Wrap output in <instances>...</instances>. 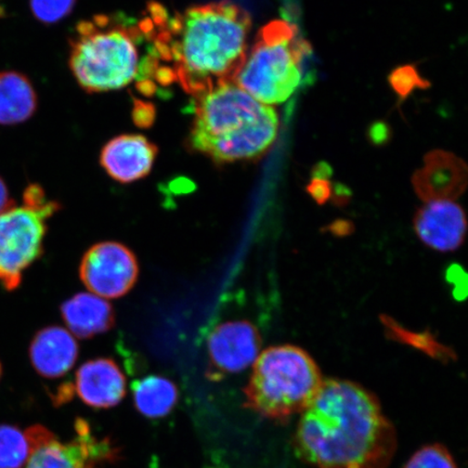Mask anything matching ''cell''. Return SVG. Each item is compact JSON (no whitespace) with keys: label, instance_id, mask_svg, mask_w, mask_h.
<instances>
[{"label":"cell","instance_id":"44dd1931","mask_svg":"<svg viewBox=\"0 0 468 468\" xmlns=\"http://www.w3.org/2000/svg\"><path fill=\"white\" fill-rule=\"evenodd\" d=\"M13 207H15L14 198L10 197L7 185H5L3 178L0 177V214Z\"/></svg>","mask_w":468,"mask_h":468},{"label":"cell","instance_id":"d6986e66","mask_svg":"<svg viewBox=\"0 0 468 468\" xmlns=\"http://www.w3.org/2000/svg\"><path fill=\"white\" fill-rule=\"evenodd\" d=\"M403 468H458L453 456L442 444H429L418 450Z\"/></svg>","mask_w":468,"mask_h":468},{"label":"cell","instance_id":"30bf717a","mask_svg":"<svg viewBox=\"0 0 468 468\" xmlns=\"http://www.w3.org/2000/svg\"><path fill=\"white\" fill-rule=\"evenodd\" d=\"M466 229L464 210L452 200L426 202L414 218V230L420 241L438 251L458 250Z\"/></svg>","mask_w":468,"mask_h":468},{"label":"cell","instance_id":"7402d4cb","mask_svg":"<svg viewBox=\"0 0 468 468\" xmlns=\"http://www.w3.org/2000/svg\"><path fill=\"white\" fill-rule=\"evenodd\" d=\"M2 374H3V367H2V364H0V378H2Z\"/></svg>","mask_w":468,"mask_h":468},{"label":"cell","instance_id":"9a60e30c","mask_svg":"<svg viewBox=\"0 0 468 468\" xmlns=\"http://www.w3.org/2000/svg\"><path fill=\"white\" fill-rule=\"evenodd\" d=\"M61 317L71 335L80 339L103 335L115 325V312L104 298L79 292L61 305Z\"/></svg>","mask_w":468,"mask_h":468},{"label":"cell","instance_id":"7c38bea8","mask_svg":"<svg viewBox=\"0 0 468 468\" xmlns=\"http://www.w3.org/2000/svg\"><path fill=\"white\" fill-rule=\"evenodd\" d=\"M72 390L88 407L113 408L126 396V378L113 359H92L76 372Z\"/></svg>","mask_w":468,"mask_h":468},{"label":"cell","instance_id":"6da1fadb","mask_svg":"<svg viewBox=\"0 0 468 468\" xmlns=\"http://www.w3.org/2000/svg\"><path fill=\"white\" fill-rule=\"evenodd\" d=\"M294 447L318 468H388L397 434L370 391L349 380L326 379L302 413Z\"/></svg>","mask_w":468,"mask_h":468},{"label":"cell","instance_id":"7a4b0ae2","mask_svg":"<svg viewBox=\"0 0 468 468\" xmlns=\"http://www.w3.org/2000/svg\"><path fill=\"white\" fill-rule=\"evenodd\" d=\"M250 27L248 11L229 0L166 16L160 37L175 80L195 98L233 81L248 56Z\"/></svg>","mask_w":468,"mask_h":468},{"label":"cell","instance_id":"3957f363","mask_svg":"<svg viewBox=\"0 0 468 468\" xmlns=\"http://www.w3.org/2000/svg\"><path fill=\"white\" fill-rule=\"evenodd\" d=\"M156 32L154 17L133 23L122 16H97L81 21L71 40V67L75 79L88 92L121 90L134 80H145L149 92V78L156 79L165 69L159 58H142L144 39Z\"/></svg>","mask_w":468,"mask_h":468},{"label":"cell","instance_id":"5b68a950","mask_svg":"<svg viewBox=\"0 0 468 468\" xmlns=\"http://www.w3.org/2000/svg\"><path fill=\"white\" fill-rule=\"evenodd\" d=\"M322 384L319 367L305 350L292 345L268 348L254 362L244 388L245 407L285 423L312 405Z\"/></svg>","mask_w":468,"mask_h":468},{"label":"cell","instance_id":"277c9868","mask_svg":"<svg viewBox=\"0 0 468 468\" xmlns=\"http://www.w3.org/2000/svg\"><path fill=\"white\" fill-rule=\"evenodd\" d=\"M278 131L277 111L255 101L234 81L196 97L191 148L218 165L259 159L276 142Z\"/></svg>","mask_w":468,"mask_h":468},{"label":"cell","instance_id":"ac0fdd59","mask_svg":"<svg viewBox=\"0 0 468 468\" xmlns=\"http://www.w3.org/2000/svg\"><path fill=\"white\" fill-rule=\"evenodd\" d=\"M27 431L13 425H0V468H22L31 455Z\"/></svg>","mask_w":468,"mask_h":468},{"label":"cell","instance_id":"e0dca14e","mask_svg":"<svg viewBox=\"0 0 468 468\" xmlns=\"http://www.w3.org/2000/svg\"><path fill=\"white\" fill-rule=\"evenodd\" d=\"M134 407L149 419L165 418L179 400V390L173 380L162 376H148L132 385Z\"/></svg>","mask_w":468,"mask_h":468},{"label":"cell","instance_id":"52a82bcc","mask_svg":"<svg viewBox=\"0 0 468 468\" xmlns=\"http://www.w3.org/2000/svg\"><path fill=\"white\" fill-rule=\"evenodd\" d=\"M60 208L42 186L29 185L22 207L0 214V283L5 290L19 288L23 272L42 257L47 221Z\"/></svg>","mask_w":468,"mask_h":468},{"label":"cell","instance_id":"ffe728a7","mask_svg":"<svg viewBox=\"0 0 468 468\" xmlns=\"http://www.w3.org/2000/svg\"><path fill=\"white\" fill-rule=\"evenodd\" d=\"M76 0H29L35 17L46 25L57 23L72 13Z\"/></svg>","mask_w":468,"mask_h":468},{"label":"cell","instance_id":"8fae6325","mask_svg":"<svg viewBox=\"0 0 468 468\" xmlns=\"http://www.w3.org/2000/svg\"><path fill=\"white\" fill-rule=\"evenodd\" d=\"M156 155L157 146L142 134H122L104 145L101 163L117 183L131 184L150 174Z\"/></svg>","mask_w":468,"mask_h":468},{"label":"cell","instance_id":"5bb4252c","mask_svg":"<svg viewBox=\"0 0 468 468\" xmlns=\"http://www.w3.org/2000/svg\"><path fill=\"white\" fill-rule=\"evenodd\" d=\"M415 190L425 202L452 200L466 186V167L452 154L435 152L426 159V165L415 175Z\"/></svg>","mask_w":468,"mask_h":468},{"label":"cell","instance_id":"8992f818","mask_svg":"<svg viewBox=\"0 0 468 468\" xmlns=\"http://www.w3.org/2000/svg\"><path fill=\"white\" fill-rule=\"evenodd\" d=\"M305 52L295 27L274 20L257 34L233 81L262 104H282L302 83Z\"/></svg>","mask_w":468,"mask_h":468},{"label":"cell","instance_id":"9c48e42d","mask_svg":"<svg viewBox=\"0 0 468 468\" xmlns=\"http://www.w3.org/2000/svg\"><path fill=\"white\" fill-rule=\"evenodd\" d=\"M261 337L249 321H228L215 327L207 339V377L219 380L242 372L259 358Z\"/></svg>","mask_w":468,"mask_h":468},{"label":"cell","instance_id":"4fadbf2b","mask_svg":"<svg viewBox=\"0 0 468 468\" xmlns=\"http://www.w3.org/2000/svg\"><path fill=\"white\" fill-rule=\"evenodd\" d=\"M28 355L40 377L57 379L72 370L79 359L80 347L71 333L61 326L51 325L35 335Z\"/></svg>","mask_w":468,"mask_h":468},{"label":"cell","instance_id":"ba28073f","mask_svg":"<svg viewBox=\"0 0 468 468\" xmlns=\"http://www.w3.org/2000/svg\"><path fill=\"white\" fill-rule=\"evenodd\" d=\"M139 263L133 251L120 242L107 241L88 249L80 263V278L99 297L121 298L136 285Z\"/></svg>","mask_w":468,"mask_h":468},{"label":"cell","instance_id":"2e32d148","mask_svg":"<svg viewBox=\"0 0 468 468\" xmlns=\"http://www.w3.org/2000/svg\"><path fill=\"white\" fill-rule=\"evenodd\" d=\"M37 109V92L27 76L16 71L0 72V125L27 122Z\"/></svg>","mask_w":468,"mask_h":468}]
</instances>
